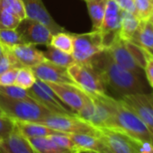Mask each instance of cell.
Returning <instances> with one entry per match:
<instances>
[{
  "label": "cell",
  "mask_w": 153,
  "mask_h": 153,
  "mask_svg": "<svg viewBox=\"0 0 153 153\" xmlns=\"http://www.w3.org/2000/svg\"><path fill=\"white\" fill-rule=\"evenodd\" d=\"M90 64L102 75L106 88H110L119 98L137 93H149L144 76H138L118 65L105 49L96 55Z\"/></svg>",
  "instance_id": "cell-1"
},
{
  "label": "cell",
  "mask_w": 153,
  "mask_h": 153,
  "mask_svg": "<svg viewBox=\"0 0 153 153\" xmlns=\"http://www.w3.org/2000/svg\"><path fill=\"white\" fill-rule=\"evenodd\" d=\"M112 108V118L106 129L118 131L136 143L153 149V134L140 120L121 99L109 97Z\"/></svg>",
  "instance_id": "cell-2"
},
{
  "label": "cell",
  "mask_w": 153,
  "mask_h": 153,
  "mask_svg": "<svg viewBox=\"0 0 153 153\" xmlns=\"http://www.w3.org/2000/svg\"><path fill=\"white\" fill-rule=\"evenodd\" d=\"M0 109L13 121L41 122L53 114L33 98H11L0 94Z\"/></svg>",
  "instance_id": "cell-3"
},
{
  "label": "cell",
  "mask_w": 153,
  "mask_h": 153,
  "mask_svg": "<svg viewBox=\"0 0 153 153\" xmlns=\"http://www.w3.org/2000/svg\"><path fill=\"white\" fill-rule=\"evenodd\" d=\"M68 72L74 82L88 94H106V86L102 75L90 63L76 62L68 68Z\"/></svg>",
  "instance_id": "cell-4"
},
{
  "label": "cell",
  "mask_w": 153,
  "mask_h": 153,
  "mask_svg": "<svg viewBox=\"0 0 153 153\" xmlns=\"http://www.w3.org/2000/svg\"><path fill=\"white\" fill-rule=\"evenodd\" d=\"M72 35L74 44L72 56L76 62L88 64L96 55L105 50L103 34L100 30Z\"/></svg>",
  "instance_id": "cell-5"
},
{
  "label": "cell",
  "mask_w": 153,
  "mask_h": 153,
  "mask_svg": "<svg viewBox=\"0 0 153 153\" xmlns=\"http://www.w3.org/2000/svg\"><path fill=\"white\" fill-rule=\"evenodd\" d=\"M39 123H42L55 131L68 134L89 133L97 136L99 134V129L84 121L76 114H51Z\"/></svg>",
  "instance_id": "cell-6"
},
{
  "label": "cell",
  "mask_w": 153,
  "mask_h": 153,
  "mask_svg": "<svg viewBox=\"0 0 153 153\" xmlns=\"http://www.w3.org/2000/svg\"><path fill=\"white\" fill-rule=\"evenodd\" d=\"M27 92L32 98L39 102L53 114H76L59 100L49 85L44 81L36 79V82L32 88L27 89Z\"/></svg>",
  "instance_id": "cell-7"
},
{
  "label": "cell",
  "mask_w": 153,
  "mask_h": 153,
  "mask_svg": "<svg viewBox=\"0 0 153 153\" xmlns=\"http://www.w3.org/2000/svg\"><path fill=\"white\" fill-rule=\"evenodd\" d=\"M59 100L75 114L78 113L88 98V94L76 84L46 82Z\"/></svg>",
  "instance_id": "cell-8"
},
{
  "label": "cell",
  "mask_w": 153,
  "mask_h": 153,
  "mask_svg": "<svg viewBox=\"0 0 153 153\" xmlns=\"http://www.w3.org/2000/svg\"><path fill=\"white\" fill-rule=\"evenodd\" d=\"M119 99L140 118L153 134V92L127 95Z\"/></svg>",
  "instance_id": "cell-9"
},
{
  "label": "cell",
  "mask_w": 153,
  "mask_h": 153,
  "mask_svg": "<svg viewBox=\"0 0 153 153\" xmlns=\"http://www.w3.org/2000/svg\"><path fill=\"white\" fill-rule=\"evenodd\" d=\"M25 43L33 45H50L52 33L42 24L29 18L23 19L16 28Z\"/></svg>",
  "instance_id": "cell-10"
},
{
  "label": "cell",
  "mask_w": 153,
  "mask_h": 153,
  "mask_svg": "<svg viewBox=\"0 0 153 153\" xmlns=\"http://www.w3.org/2000/svg\"><path fill=\"white\" fill-rule=\"evenodd\" d=\"M122 13L123 9L114 0H108L100 29L103 34V43L105 49L108 48L118 36Z\"/></svg>",
  "instance_id": "cell-11"
},
{
  "label": "cell",
  "mask_w": 153,
  "mask_h": 153,
  "mask_svg": "<svg viewBox=\"0 0 153 153\" xmlns=\"http://www.w3.org/2000/svg\"><path fill=\"white\" fill-rule=\"evenodd\" d=\"M31 69L36 79L44 82L76 84L68 75V68L58 66L46 59L39 65L31 68Z\"/></svg>",
  "instance_id": "cell-12"
},
{
  "label": "cell",
  "mask_w": 153,
  "mask_h": 153,
  "mask_svg": "<svg viewBox=\"0 0 153 153\" xmlns=\"http://www.w3.org/2000/svg\"><path fill=\"white\" fill-rule=\"evenodd\" d=\"M26 18L36 21L45 25L52 34L65 32V29L55 22L47 11L42 0H23Z\"/></svg>",
  "instance_id": "cell-13"
},
{
  "label": "cell",
  "mask_w": 153,
  "mask_h": 153,
  "mask_svg": "<svg viewBox=\"0 0 153 153\" xmlns=\"http://www.w3.org/2000/svg\"><path fill=\"white\" fill-rule=\"evenodd\" d=\"M105 50L109 52L112 59L118 65L138 76H145L144 69L141 68L134 60V59L129 52L128 49L126 48L124 41H123L119 37V35Z\"/></svg>",
  "instance_id": "cell-14"
},
{
  "label": "cell",
  "mask_w": 153,
  "mask_h": 153,
  "mask_svg": "<svg viewBox=\"0 0 153 153\" xmlns=\"http://www.w3.org/2000/svg\"><path fill=\"white\" fill-rule=\"evenodd\" d=\"M0 153H36L28 138L15 126L14 131L0 140Z\"/></svg>",
  "instance_id": "cell-15"
},
{
  "label": "cell",
  "mask_w": 153,
  "mask_h": 153,
  "mask_svg": "<svg viewBox=\"0 0 153 153\" xmlns=\"http://www.w3.org/2000/svg\"><path fill=\"white\" fill-rule=\"evenodd\" d=\"M18 61L25 68H33L45 60L42 51L36 49L35 45L24 43L10 49Z\"/></svg>",
  "instance_id": "cell-16"
},
{
  "label": "cell",
  "mask_w": 153,
  "mask_h": 153,
  "mask_svg": "<svg viewBox=\"0 0 153 153\" xmlns=\"http://www.w3.org/2000/svg\"><path fill=\"white\" fill-rule=\"evenodd\" d=\"M79 153H100L106 149L99 136L89 133L69 134Z\"/></svg>",
  "instance_id": "cell-17"
},
{
  "label": "cell",
  "mask_w": 153,
  "mask_h": 153,
  "mask_svg": "<svg viewBox=\"0 0 153 153\" xmlns=\"http://www.w3.org/2000/svg\"><path fill=\"white\" fill-rule=\"evenodd\" d=\"M14 123L16 129L26 138L48 137L50 135L60 132L50 128L42 123L27 121H14Z\"/></svg>",
  "instance_id": "cell-18"
},
{
  "label": "cell",
  "mask_w": 153,
  "mask_h": 153,
  "mask_svg": "<svg viewBox=\"0 0 153 153\" xmlns=\"http://www.w3.org/2000/svg\"><path fill=\"white\" fill-rule=\"evenodd\" d=\"M130 42L139 45L153 57V24L149 20L140 21L137 32Z\"/></svg>",
  "instance_id": "cell-19"
},
{
  "label": "cell",
  "mask_w": 153,
  "mask_h": 153,
  "mask_svg": "<svg viewBox=\"0 0 153 153\" xmlns=\"http://www.w3.org/2000/svg\"><path fill=\"white\" fill-rule=\"evenodd\" d=\"M140 24V20L133 14L123 10L122 19L118 35L123 41H131L133 35L137 32Z\"/></svg>",
  "instance_id": "cell-20"
},
{
  "label": "cell",
  "mask_w": 153,
  "mask_h": 153,
  "mask_svg": "<svg viewBox=\"0 0 153 153\" xmlns=\"http://www.w3.org/2000/svg\"><path fill=\"white\" fill-rule=\"evenodd\" d=\"M92 22V30L99 31L102 26L108 0H84Z\"/></svg>",
  "instance_id": "cell-21"
},
{
  "label": "cell",
  "mask_w": 153,
  "mask_h": 153,
  "mask_svg": "<svg viewBox=\"0 0 153 153\" xmlns=\"http://www.w3.org/2000/svg\"><path fill=\"white\" fill-rule=\"evenodd\" d=\"M36 153H76L56 144L49 137L28 138Z\"/></svg>",
  "instance_id": "cell-22"
},
{
  "label": "cell",
  "mask_w": 153,
  "mask_h": 153,
  "mask_svg": "<svg viewBox=\"0 0 153 153\" xmlns=\"http://www.w3.org/2000/svg\"><path fill=\"white\" fill-rule=\"evenodd\" d=\"M46 47V51H42L46 60L65 68H68L69 66L76 63V60L74 59L72 54H68L65 51H62L51 45H48Z\"/></svg>",
  "instance_id": "cell-23"
},
{
  "label": "cell",
  "mask_w": 153,
  "mask_h": 153,
  "mask_svg": "<svg viewBox=\"0 0 153 153\" xmlns=\"http://www.w3.org/2000/svg\"><path fill=\"white\" fill-rule=\"evenodd\" d=\"M50 45L68 54H72L74 47L73 35L72 33H68L66 32H60L56 34H53Z\"/></svg>",
  "instance_id": "cell-24"
},
{
  "label": "cell",
  "mask_w": 153,
  "mask_h": 153,
  "mask_svg": "<svg viewBox=\"0 0 153 153\" xmlns=\"http://www.w3.org/2000/svg\"><path fill=\"white\" fill-rule=\"evenodd\" d=\"M22 19L9 8L0 5V29H16Z\"/></svg>",
  "instance_id": "cell-25"
},
{
  "label": "cell",
  "mask_w": 153,
  "mask_h": 153,
  "mask_svg": "<svg viewBox=\"0 0 153 153\" xmlns=\"http://www.w3.org/2000/svg\"><path fill=\"white\" fill-rule=\"evenodd\" d=\"M0 42L9 49L25 43L16 29H0Z\"/></svg>",
  "instance_id": "cell-26"
},
{
  "label": "cell",
  "mask_w": 153,
  "mask_h": 153,
  "mask_svg": "<svg viewBox=\"0 0 153 153\" xmlns=\"http://www.w3.org/2000/svg\"><path fill=\"white\" fill-rule=\"evenodd\" d=\"M35 82H36V76H34L33 70L30 68L24 67L18 69L15 85L27 90L30 88H32Z\"/></svg>",
  "instance_id": "cell-27"
},
{
  "label": "cell",
  "mask_w": 153,
  "mask_h": 153,
  "mask_svg": "<svg viewBox=\"0 0 153 153\" xmlns=\"http://www.w3.org/2000/svg\"><path fill=\"white\" fill-rule=\"evenodd\" d=\"M21 68L24 67L13 54L11 50L9 48H7L6 52L2 56H0V75L9 69Z\"/></svg>",
  "instance_id": "cell-28"
},
{
  "label": "cell",
  "mask_w": 153,
  "mask_h": 153,
  "mask_svg": "<svg viewBox=\"0 0 153 153\" xmlns=\"http://www.w3.org/2000/svg\"><path fill=\"white\" fill-rule=\"evenodd\" d=\"M124 42H125L126 48L128 49L129 52L131 53L134 60L141 68L144 69L146 63H147V59H148V53L141 47L133 43L132 42L124 41Z\"/></svg>",
  "instance_id": "cell-29"
},
{
  "label": "cell",
  "mask_w": 153,
  "mask_h": 153,
  "mask_svg": "<svg viewBox=\"0 0 153 153\" xmlns=\"http://www.w3.org/2000/svg\"><path fill=\"white\" fill-rule=\"evenodd\" d=\"M136 16L140 21L149 20L153 12V0H134Z\"/></svg>",
  "instance_id": "cell-30"
},
{
  "label": "cell",
  "mask_w": 153,
  "mask_h": 153,
  "mask_svg": "<svg viewBox=\"0 0 153 153\" xmlns=\"http://www.w3.org/2000/svg\"><path fill=\"white\" fill-rule=\"evenodd\" d=\"M0 94L11 98H19V99L31 98L26 89H24L16 85H8V86L0 85Z\"/></svg>",
  "instance_id": "cell-31"
},
{
  "label": "cell",
  "mask_w": 153,
  "mask_h": 153,
  "mask_svg": "<svg viewBox=\"0 0 153 153\" xmlns=\"http://www.w3.org/2000/svg\"><path fill=\"white\" fill-rule=\"evenodd\" d=\"M50 139H51L56 144H58L59 146L64 148V149H69V150H72L74 152H76V153H79L76 149L73 140H71L70 136L68 133H64V132H59V133H55V134H52V135H50L48 136Z\"/></svg>",
  "instance_id": "cell-32"
},
{
  "label": "cell",
  "mask_w": 153,
  "mask_h": 153,
  "mask_svg": "<svg viewBox=\"0 0 153 153\" xmlns=\"http://www.w3.org/2000/svg\"><path fill=\"white\" fill-rule=\"evenodd\" d=\"M0 5L12 10L22 20L26 18L25 9L23 0H0Z\"/></svg>",
  "instance_id": "cell-33"
},
{
  "label": "cell",
  "mask_w": 153,
  "mask_h": 153,
  "mask_svg": "<svg viewBox=\"0 0 153 153\" xmlns=\"http://www.w3.org/2000/svg\"><path fill=\"white\" fill-rule=\"evenodd\" d=\"M15 129V123L12 119L4 114H0V138L7 137Z\"/></svg>",
  "instance_id": "cell-34"
},
{
  "label": "cell",
  "mask_w": 153,
  "mask_h": 153,
  "mask_svg": "<svg viewBox=\"0 0 153 153\" xmlns=\"http://www.w3.org/2000/svg\"><path fill=\"white\" fill-rule=\"evenodd\" d=\"M19 68H12L0 75V85H15Z\"/></svg>",
  "instance_id": "cell-35"
},
{
  "label": "cell",
  "mask_w": 153,
  "mask_h": 153,
  "mask_svg": "<svg viewBox=\"0 0 153 153\" xmlns=\"http://www.w3.org/2000/svg\"><path fill=\"white\" fill-rule=\"evenodd\" d=\"M144 72H145V76L147 79V81L149 82V86L153 88V60L150 59L149 54H148L147 63L144 68Z\"/></svg>",
  "instance_id": "cell-36"
},
{
  "label": "cell",
  "mask_w": 153,
  "mask_h": 153,
  "mask_svg": "<svg viewBox=\"0 0 153 153\" xmlns=\"http://www.w3.org/2000/svg\"><path fill=\"white\" fill-rule=\"evenodd\" d=\"M114 1L119 5V7L127 12H130L136 16V10L134 6V0H114Z\"/></svg>",
  "instance_id": "cell-37"
},
{
  "label": "cell",
  "mask_w": 153,
  "mask_h": 153,
  "mask_svg": "<svg viewBox=\"0 0 153 153\" xmlns=\"http://www.w3.org/2000/svg\"><path fill=\"white\" fill-rule=\"evenodd\" d=\"M6 50H7V47L0 42V56H2L6 52Z\"/></svg>",
  "instance_id": "cell-38"
},
{
  "label": "cell",
  "mask_w": 153,
  "mask_h": 153,
  "mask_svg": "<svg viewBox=\"0 0 153 153\" xmlns=\"http://www.w3.org/2000/svg\"><path fill=\"white\" fill-rule=\"evenodd\" d=\"M152 24H153V12H152V14H151V16H150V17H149V19Z\"/></svg>",
  "instance_id": "cell-39"
},
{
  "label": "cell",
  "mask_w": 153,
  "mask_h": 153,
  "mask_svg": "<svg viewBox=\"0 0 153 153\" xmlns=\"http://www.w3.org/2000/svg\"><path fill=\"white\" fill-rule=\"evenodd\" d=\"M100 153H112V152H110V151L106 149L105 150H104V151H102V152H100Z\"/></svg>",
  "instance_id": "cell-40"
},
{
  "label": "cell",
  "mask_w": 153,
  "mask_h": 153,
  "mask_svg": "<svg viewBox=\"0 0 153 153\" xmlns=\"http://www.w3.org/2000/svg\"><path fill=\"white\" fill-rule=\"evenodd\" d=\"M0 114H3V113H2V111H1V109H0Z\"/></svg>",
  "instance_id": "cell-41"
},
{
  "label": "cell",
  "mask_w": 153,
  "mask_h": 153,
  "mask_svg": "<svg viewBox=\"0 0 153 153\" xmlns=\"http://www.w3.org/2000/svg\"><path fill=\"white\" fill-rule=\"evenodd\" d=\"M149 57H150V59H152V60H153V57H151V56H150V55H149Z\"/></svg>",
  "instance_id": "cell-42"
},
{
  "label": "cell",
  "mask_w": 153,
  "mask_h": 153,
  "mask_svg": "<svg viewBox=\"0 0 153 153\" xmlns=\"http://www.w3.org/2000/svg\"><path fill=\"white\" fill-rule=\"evenodd\" d=\"M0 140H1V138H0Z\"/></svg>",
  "instance_id": "cell-43"
}]
</instances>
